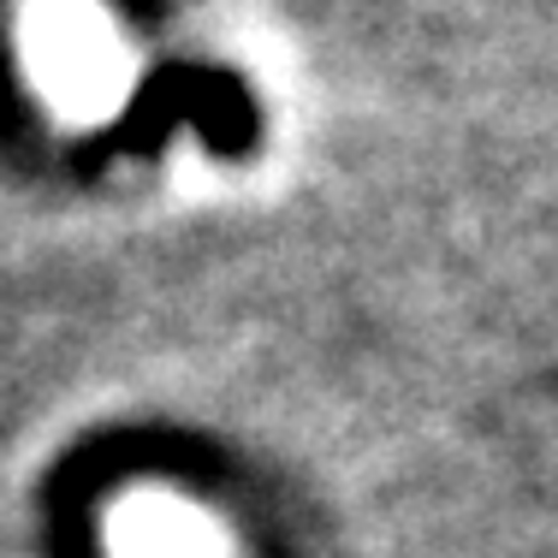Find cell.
I'll return each instance as SVG.
<instances>
[{
    "label": "cell",
    "mask_w": 558,
    "mask_h": 558,
    "mask_svg": "<svg viewBox=\"0 0 558 558\" xmlns=\"http://www.w3.org/2000/svg\"><path fill=\"white\" fill-rule=\"evenodd\" d=\"M172 119H191L215 155H244L256 143V101L220 65H167L137 89L119 143H155Z\"/></svg>",
    "instance_id": "cell-1"
}]
</instances>
